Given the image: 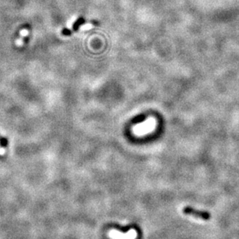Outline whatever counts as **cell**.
Returning <instances> with one entry per match:
<instances>
[{"instance_id": "cell-1", "label": "cell", "mask_w": 239, "mask_h": 239, "mask_svg": "<svg viewBox=\"0 0 239 239\" xmlns=\"http://www.w3.org/2000/svg\"><path fill=\"white\" fill-rule=\"evenodd\" d=\"M183 213L186 215H192L196 218H199L204 220H209L210 218V214L207 211H202L198 210L193 209L191 207H186L183 209Z\"/></svg>"}, {"instance_id": "cell-2", "label": "cell", "mask_w": 239, "mask_h": 239, "mask_svg": "<svg viewBox=\"0 0 239 239\" xmlns=\"http://www.w3.org/2000/svg\"><path fill=\"white\" fill-rule=\"evenodd\" d=\"M111 226H113V228H115L116 229H117L119 231H120V232H122V233H127L128 231L130 230V229L134 228L135 227L134 224H130V225H128V226H126V227H121V226H119V225L117 224H113V225H111Z\"/></svg>"}, {"instance_id": "cell-3", "label": "cell", "mask_w": 239, "mask_h": 239, "mask_svg": "<svg viewBox=\"0 0 239 239\" xmlns=\"http://www.w3.org/2000/svg\"><path fill=\"white\" fill-rule=\"evenodd\" d=\"M85 19L84 18H79V19H77L76 21L75 22V24H73V30H77L79 28V26L82 25V24H83L84 23H85Z\"/></svg>"}, {"instance_id": "cell-4", "label": "cell", "mask_w": 239, "mask_h": 239, "mask_svg": "<svg viewBox=\"0 0 239 239\" xmlns=\"http://www.w3.org/2000/svg\"><path fill=\"white\" fill-rule=\"evenodd\" d=\"M8 139L6 137H1V138H0V146L2 147H6L8 146Z\"/></svg>"}, {"instance_id": "cell-5", "label": "cell", "mask_w": 239, "mask_h": 239, "mask_svg": "<svg viewBox=\"0 0 239 239\" xmlns=\"http://www.w3.org/2000/svg\"><path fill=\"white\" fill-rule=\"evenodd\" d=\"M62 34H63V35H64V36H68V35H71V34H72V31L68 30V29H64V30L62 31Z\"/></svg>"}, {"instance_id": "cell-6", "label": "cell", "mask_w": 239, "mask_h": 239, "mask_svg": "<svg viewBox=\"0 0 239 239\" xmlns=\"http://www.w3.org/2000/svg\"><path fill=\"white\" fill-rule=\"evenodd\" d=\"M0 138H1V137H0Z\"/></svg>"}]
</instances>
